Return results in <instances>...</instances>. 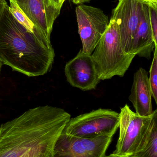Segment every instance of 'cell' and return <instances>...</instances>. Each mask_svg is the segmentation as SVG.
I'll return each instance as SVG.
<instances>
[{"mask_svg":"<svg viewBox=\"0 0 157 157\" xmlns=\"http://www.w3.org/2000/svg\"><path fill=\"white\" fill-rule=\"evenodd\" d=\"M70 113L46 105L29 109L0 126V157H52Z\"/></svg>","mask_w":157,"mask_h":157,"instance_id":"cell-1","label":"cell"},{"mask_svg":"<svg viewBox=\"0 0 157 157\" xmlns=\"http://www.w3.org/2000/svg\"><path fill=\"white\" fill-rule=\"evenodd\" d=\"M55 53L51 43L28 32L6 5L0 16V61L13 71L29 77L46 74L52 68Z\"/></svg>","mask_w":157,"mask_h":157,"instance_id":"cell-2","label":"cell"},{"mask_svg":"<svg viewBox=\"0 0 157 157\" xmlns=\"http://www.w3.org/2000/svg\"><path fill=\"white\" fill-rule=\"evenodd\" d=\"M91 55L100 80L123 77L136 56L124 52L119 26L112 18Z\"/></svg>","mask_w":157,"mask_h":157,"instance_id":"cell-3","label":"cell"},{"mask_svg":"<svg viewBox=\"0 0 157 157\" xmlns=\"http://www.w3.org/2000/svg\"><path fill=\"white\" fill-rule=\"evenodd\" d=\"M119 113L99 109L71 118L63 131L68 135L84 138L113 136L119 127Z\"/></svg>","mask_w":157,"mask_h":157,"instance_id":"cell-4","label":"cell"},{"mask_svg":"<svg viewBox=\"0 0 157 157\" xmlns=\"http://www.w3.org/2000/svg\"><path fill=\"white\" fill-rule=\"evenodd\" d=\"M154 115L141 116L126 104L119 113L120 134L112 155L127 157L135 152L145 135Z\"/></svg>","mask_w":157,"mask_h":157,"instance_id":"cell-5","label":"cell"},{"mask_svg":"<svg viewBox=\"0 0 157 157\" xmlns=\"http://www.w3.org/2000/svg\"><path fill=\"white\" fill-rule=\"evenodd\" d=\"M82 50L91 55L108 25V17L97 7L81 4L76 8Z\"/></svg>","mask_w":157,"mask_h":157,"instance_id":"cell-6","label":"cell"},{"mask_svg":"<svg viewBox=\"0 0 157 157\" xmlns=\"http://www.w3.org/2000/svg\"><path fill=\"white\" fill-rule=\"evenodd\" d=\"M112 137L81 138L62 132L55 143L52 157H103L106 155Z\"/></svg>","mask_w":157,"mask_h":157,"instance_id":"cell-7","label":"cell"},{"mask_svg":"<svg viewBox=\"0 0 157 157\" xmlns=\"http://www.w3.org/2000/svg\"><path fill=\"white\" fill-rule=\"evenodd\" d=\"M143 4L137 0H119L112 12L111 18L119 26L122 47L127 54L131 53L132 42L140 21Z\"/></svg>","mask_w":157,"mask_h":157,"instance_id":"cell-8","label":"cell"},{"mask_svg":"<svg viewBox=\"0 0 157 157\" xmlns=\"http://www.w3.org/2000/svg\"><path fill=\"white\" fill-rule=\"evenodd\" d=\"M65 74L71 86L83 91L95 89L100 81L91 55L82 49L66 63Z\"/></svg>","mask_w":157,"mask_h":157,"instance_id":"cell-9","label":"cell"},{"mask_svg":"<svg viewBox=\"0 0 157 157\" xmlns=\"http://www.w3.org/2000/svg\"><path fill=\"white\" fill-rule=\"evenodd\" d=\"M16 1L41 35L51 42V34L53 24L60 14L61 8L56 7L50 0Z\"/></svg>","mask_w":157,"mask_h":157,"instance_id":"cell-10","label":"cell"},{"mask_svg":"<svg viewBox=\"0 0 157 157\" xmlns=\"http://www.w3.org/2000/svg\"><path fill=\"white\" fill-rule=\"evenodd\" d=\"M152 98L148 73L144 69L139 68L134 75L131 93L129 97L137 114L145 117L153 113Z\"/></svg>","mask_w":157,"mask_h":157,"instance_id":"cell-11","label":"cell"},{"mask_svg":"<svg viewBox=\"0 0 157 157\" xmlns=\"http://www.w3.org/2000/svg\"><path fill=\"white\" fill-rule=\"evenodd\" d=\"M155 47L150 25L148 6L143 3L140 21L132 42L131 53L150 59Z\"/></svg>","mask_w":157,"mask_h":157,"instance_id":"cell-12","label":"cell"},{"mask_svg":"<svg viewBox=\"0 0 157 157\" xmlns=\"http://www.w3.org/2000/svg\"><path fill=\"white\" fill-rule=\"evenodd\" d=\"M127 157H157V109L154 111L148 130L135 152Z\"/></svg>","mask_w":157,"mask_h":157,"instance_id":"cell-13","label":"cell"},{"mask_svg":"<svg viewBox=\"0 0 157 157\" xmlns=\"http://www.w3.org/2000/svg\"><path fill=\"white\" fill-rule=\"evenodd\" d=\"M9 2L10 5L8 6L9 11L14 17L17 20L18 22L24 27L28 32L37 36L44 41L51 43V42L44 38L38 31L34 24L20 8L16 0H9Z\"/></svg>","mask_w":157,"mask_h":157,"instance_id":"cell-14","label":"cell"},{"mask_svg":"<svg viewBox=\"0 0 157 157\" xmlns=\"http://www.w3.org/2000/svg\"><path fill=\"white\" fill-rule=\"evenodd\" d=\"M150 76L148 78L152 97L157 103V47H155L154 58L150 67Z\"/></svg>","mask_w":157,"mask_h":157,"instance_id":"cell-15","label":"cell"},{"mask_svg":"<svg viewBox=\"0 0 157 157\" xmlns=\"http://www.w3.org/2000/svg\"><path fill=\"white\" fill-rule=\"evenodd\" d=\"M150 25L152 29L155 46L157 47V6L148 5Z\"/></svg>","mask_w":157,"mask_h":157,"instance_id":"cell-16","label":"cell"},{"mask_svg":"<svg viewBox=\"0 0 157 157\" xmlns=\"http://www.w3.org/2000/svg\"><path fill=\"white\" fill-rule=\"evenodd\" d=\"M142 3L157 6V0H137Z\"/></svg>","mask_w":157,"mask_h":157,"instance_id":"cell-17","label":"cell"},{"mask_svg":"<svg viewBox=\"0 0 157 157\" xmlns=\"http://www.w3.org/2000/svg\"><path fill=\"white\" fill-rule=\"evenodd\" d=\"M6 4H7V3H6V0L3 1V2H0V16H1V14L2 13L3 10Z\"/></svg>","mask_w":157,"mask_h":157,"instance_id":"cell-18","label":"cell"},{"mask_svg":"<svg viewBox=\"0 0 157 157\" xmlns=\"http://www.w3.org/2000/svg\"><path fill=\"white\" fill-rule=\"evenodd\" d=\"M51 2L57 8H61L62 6L60 5V0H50Z\"/></svg>","mask_w":157,"mask_h":157,"instance_id":"cell-19","label":"cell"},{"mask_svg":"<svg viewBox=\"0 0 157 157\" xmlns=\"http://www.w3.org/2000/svg\"><path fill=\"white\" fill-rule=\"evenodd\" d=\"M72 1L75 4H82L87 2H89V1H92V0H72Z\"/></svg>","mask_w":157,"mask_h":157,"instance_id":"cell-20","label":"cell"},{"mask_svg":"<svg viewBox=\"0 0 157 157\" xmlns=\"http://www.w3.org/2000/svg\"><path fill=\"white\" fill-rule=\"evenodd\" d=\"M103 157H118V156H115L112 155H109L106 156L105 155Z\"/></svg>","mask_w":157,"mask_h":157,"instance_id":"cell-21","label":"cell"},{"mask_svg":"<svg viewBox=\"0 0 157 157\" xmlns=\"http://www.w3.org/2000/svg\"><path fill=\"white\" fill-rule=\"evenodd\" d=\"M2 63L1 61H0V72H1V67H2Z\"/></svg>","mask_w":157,"mask_h":157,"instance_id":"cell-22","label":"cell"},{"mask_svg":"<svg viewBox=\"0 0 157 157\" xmlns=\"http://www.w3.org/2000/svg\"><path fill=\"white\" fill-rule=\"evenodd\" d=\"M5 1V0H0V2H3V1Z\"/></svg>","mask_w":157,"mask_h":157,"instance_id":"cell-23","label":"cell"}]
</instances>
